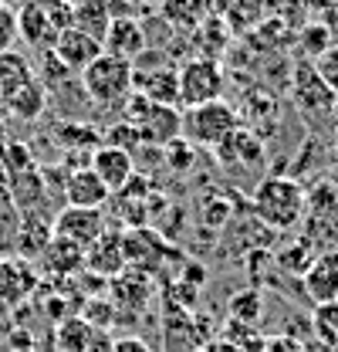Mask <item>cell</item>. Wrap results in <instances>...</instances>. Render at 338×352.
I'll return each instance as SVG.
<instances>
[{"instance_id":"6da1fadb","label":"cell","mask_w":338,"mask_h":352,"mask_svg":"<svg viewBox=\"0 0 338 352\" xmlns=\"http://www.w3.org/2000/svg\"><path fill=\"white\" fill-rule=\"evenodd\" d=\"M75 24V7L68 0H24L17 7V38L27 44L31 51L47 54Z\"/></svg>"},{"instance_id":"7a4b0ae2","label":"cell","mask_w":338,"mask_h":352,"mask_svg":"<svg viewBox=\"0 0 338 352\" xmlns=\"http://www.w3.org/2000/svg\"><path fill=\"white\" fill-rule=\"evenodd\" d=\"M308 210V193L297 179L288 176H267L254 190V214L271 230H291L301 223Z\"/></svg>"},{"instance_id":"3957f363","label":"cell","mask_w":338,"mask_h":352,"mask_svg":"<svg viewBox=\"0 0 338 352\" xmlns=\"http://www.w3.org/2000/svg\"><path fill=\"white\" fill-rule=\"evenodd\" d=\"M82 88L98 109L122 105L132 95V88H135V65L126 61V58H115V54L102 51L82 72Z\"/></svg>"},{"instance_id":"277c9868","label":"cell","mask_w":338,"mask_h":352,"mask_svg":"<svg viewBox=\"0 0 338 352\" xmlns=\"http://www.w3.org/2000/svg\"><path fill=\"white\" fill-rule=\"evenodd\" d=\"M234 129H240V112L223 98L203 102V105H186L179 112V135L193 142L196 149L220 146Z\"/></svg>"},{"instance_id":"5b68a950","label":"cell","mask_w":338,"mask_h":352,"mask_svg":"<svg viewBox=\"0 0 338 352\" xmlns=\"http://www.w3.org/2000/svg\"><path fill=\"white\" fill-rule=\"evenodd\" d=\"M126 122H132L139 129V139L142 146H156L163 149L172 139H179V109H169V105H153L149 98H142L139 91H132L126 102Z\"/></svg>"},{"instance_id":"8992f818","label":"cell","mask_w":338,"mask_h":352,"mask_svg":"<svg viewBox=\"0 0 338 352\" xmlns=\"http://www.w3.org/2000/svg\"><path fill=\"white\" fill-rule=\"evenodd\" d=\"M223 68L216 58H190L183 68H179V109L186 105H203V102H216L223 98Z\"/></svg>"},{"instance_id":"52a82bcc","label":"cell","mask_w":338,"mask_h":352,"mask_svg":"<svg viewBox=\"0 0 338 352\" xmlns=\"http://www.w3.org/2000/svg\"><path fill=\"white\" fill-rule=\"evenodd\" d=\"M105 214L102 210H91V207H65L58 217L51 220V234L78 244L82 251H88L102 234H105Z\"/></svg>"},{"instance_id":"ba28073f","label":"cell","mask_w":338,"mask_h":352,"mask_svg":"<svg viewBox=\"0 0 338 352\" xmlns=\"http://www.w3.org/2000/svg\"><path fill=\"white\" fill-rule=\"evenodd\" d=\"M291 98H295V105L301 109V112H318V116L332 112V109H335V102H338V95L322 82V75L315 72V65H311V61L295 65Z\"/></svg>"},{"instance_id":"9c48e42d","label":"cell","mask_w":338,"mask_h":352,"mask_svg":"<svg viewBox=\"0 0 338 352\" xmlns=\"http://www.w3.org/2000/svg\"><path fill=\"white\" fill-rule=\"evenodd\" d=\"M128 267L126 261V241L119 230H105L88 251H84V271L98 278H115Z\"/></svg>"},{"instance_id":"30bf717a","label":"cell","mask_w":338,"mask_h":352,"mask_svg":"<svg viewBox=\"0 0 338 352\" xmlns=\"http://www.w3.org/2000/svg\"><path fill=\"white\" fill-rule=\"evenodd\" d=\"M301 285L311 305L338 302V251H325L322 258L308 264V271L301 274Z\"/></svg>"},{"instance_id":"8fae6325","label":"cell","mask_w":338,"mask_h":352,"mask_svg":"<svg viewBox=\"0 0 338 352\" xmlns=\"http://www.w3.org/2000/svg\"><path fill=\"white\" fill-rule=\"evenodd\" d=\"M95 176L112 190V193H119L122 186H126L132 173H135V156L126 153V149H119V146H109V142H102L95 153H91V163H88Z\"/></svg>"},{"instance_id":"7c38bea8","label":"cell","mask_w":338,"mask_h":352,"mask_svg":"<svg viewBox=\"0 0 338 352\" xmlns=\"http://www.w3.org/2000/svg\"><path fill=\"white\" fill-rule=\"evenodd\" d=\"M146 28H142V21L139 17H112V24H109V34H105V41L102 47L109 51V54H115V58H126V61H139L142 54H146Z\"/></svg>"},{"instance_id":"4fadbf2b","label":"cell","mask_w":338,"mask_h":352,"mask_svg":"<svg viewBox=\"0 0 338 352\" xmlns=\"http://www.w3.org/2000/svg\"><path fill=\"white\" fill-rule=\"evenodd\" d=\"M102 51H105L102 41H95L91 34H84L78 28H68V31H61V38H58V44H54L51 54H54L68 72H84Z\"/></svg>"},{"instance_id":"5bb4252c","label":"cell","mask_w":338,"mask_h":352,"mask_svg":"<svg viewBox=\"0 0 338 352\" xmlns=\"http://www.w3.org/2000/svg\"><path fill=\"white\" fill-rule=\"evenodd\" d=\"M65 200L68 207H91V210H102L109 200H112V190L95 176L91 166L84 170H71L65 179Z\"/></svg>"},{"instance_id":"9a60e30c","label":"cell","mask_w":338,"mask_h":352,"mask_svg":"<svg viewBox=\"0 0 338 352\" xmlns=\"http://www.w3.org/2000/svg\"><path fill=\"white\" fill-rule=\"evenodd\" d=\"M31 292H38V274L24 261L0 258V311L21 305Z\"/></svg>"},{"instance_id":"2e32d148","label":"cell","mask_w":338,"mask_h":352,"mask_svg":"<svg viewBox=\"0 0 338 352\" xmlns=\"http://www.w3.org/2000/svg\"><path fill=\"white\" fill-rule=\"evenodd\" d=\"M159 17L176 31H200L216 17V0H159Z\"/></svg>"},{"instance_id":"e0dca14e","label":"cell","mask_w":338,"mask_h":352,"mask_svg":"<svg viewBox=\"0 0 338 352\" xmlns=\"http://www.w3.org/2000/svg\"><path fill=\"white\" fill-rule=\"evenodd\" d=\"M132 91H139L153 105L179 109V72L176 68H153V72L135 68V88Z\"/></svg>"},{"instance_id":"ac0fdd59","label":"cell","mask_w":338,"mask_h":352,"mask_svg":"<svg viewBox=\"0 0 338 352\" xmlns=\"http://www.w3.org/2000/svg\"><path fill=\"white\" fill-rule=\"evenodd\" d=\"M112 295H115V298H112L115 308H126L132 315H139L142 308L149 305V298H153V281H149L146 271L126 267L122 274L112 278Z\"/></svg>"},{"instance_id":"d6986e66","label":"cell","mask_w":338,"mask_h":352,"mask_svg":"<svg viewBox=\"0 0 338 352\" xmlns=\"http://www.w3.org/2000/svg\"><path fill=\"white\" fill-rule=\"evenodd\" d=\"M41 258V267L47 274H58V278H68V274H78L84 271V251L78 244L51 234V241L44 244V251L38 254Z\"/></svg>"},{"instance_id":"ffe728a7","label":"cell","mask_w":338,"mask_h":352,"mask_svg":"<svg viewBox=\"0 0 338 352\" xmlns=\"http://www.w3.org/2000/svg\"><path fill=\"white\" fill-rule=\"evenodd\" d=\"M213 153H216V160L223 163V166H257V163H264V149H260V139L247 129H234L220 146H213Z\"/></svg>"},{"instance_id":"44dd1931","label":"cell","mask_w":338,"mask_h":352,"mask_svg":"<svg viewBox=\"0 0 338 352\" xmlns=\"http://www.w3.org/2000/svg\"><path fill=\"white\" fill-rule=\"evenodd\" d=\"M34 78H38V75H34V65H31L27 54H21L17 47L0 51V105H3L10 95H17L27 82H34Z\"/></svg>"},{"instance_id":"7402d4cb","label":"cell","mask_w":338,"mask_h":352,"mask_svg":"<svg viewBox=\"0 0 338 352\" xmlns=\"http://www.w3.org/2000/svg\"><path fill=\"white\" fill-rule=\"evenodd\" d=\"M0 109H7L21 122H34V119H41L44 109H47V88L41 85V78H34V82H27L21 88L17 95H10Z\"/></svg>"},{"instance_id":"603a6c76","label":"cell","mask_w":338,"mask_h":352,"mask_svg":"<svg viewBox=\"0 0 338 352\" xmlns=\"http://www.w3.org/2000/svg\"><path fill=\"white\" fill-rule=\"evenodd\" d=\"M109 24H112V3L109 0H78L75 3V24L71 28L91 34L95 41H105Z\"/></svg>"},{"instance_id":"cb8c5ba5","label":"cell","mask_w":338,"mask_h":352,"mask_svg":"<svg viewBox=\"0 0 338 352\" xmlns=\"http://www.w3.org/2000/svg\"><path fill=\"white\" fill-rule=\"evenodd\" d=\"M91 339H95V329L82 315H71L58 325V349L61 352H91Z\"/></svg>"},{"instance_id":"d4e9b609","label":"cell","mask_w":338,"mask_h":352,"mask_svg":"<svg viewBox=\"0 0 338 352\" xmlns=\"http://www.w3.org/2000/svg\"><path fill=\"white\" fill-rule=\"evenodd\" d=\"M311 329H315V336H318V342L325 349L338 352V302L315 305V311H311Z\"/></svg>"},{"instance_id":"484cf974","label":"cell","mask_w":338,"mask_h":352,"mask_svg":"<svg viewBox=\"0 0 338 352\" xmlns=\"http://www.w3.org/2000/svg\"><path fill=\"white\" fill-rule=\"evenodd\" d=\"M297 47H301V54H308V58L325 54V51L332 47V28H325L322 21L304 24V28H301V34H297Z\"/></svg>"},{"instance_id":"4316f807","label":"cell","mask_w":338,"mask_h":352,"mask_svg":"<svg viewBox=\"0 0 338 352\" xmlns=\"http://www.w3.org/2000/svg\"><path fill=\"white\" fill-rule=\"evenodd\" d=\"M163 160H166V166L172 173H186V170L193 166V160H196V146L179 135V139H172L169 146H163Z\"/></svg>"},{"instance_id":"83f0119b","label":"cell","mask_w":338,"mask_h":352,"mask_svg":"<svg viewBox=\"0 0 338 352\" xmlns=\"http://www.w3.org/2000/svg\"><path fill=\"white\" fill-rule=\"evenodd\" d=\"M260 311H264V302H260L257 292H237V295L230 298V315H234V322L254 325V322L260 318Z\"/></svg>"},{"instance_id":"f1b7e54d","label":"cell","mask_w":338,"mask_h":352,"mask_svg":"<svg viewBox=\"0 0 338 352\" xmlns=\"http://www.w3.org/2000/svg\"><path fill=\"white\" fill-rule=\"evenodd\" d=\"M102 142H109V146H119V149H126L135 156V149H142V139H139V129L132 126V122H115L112 129L102 132Z\"/></svg>"},{"instance_id":"f546056e","label":"cell","mask_w":338,"mask_h":352,"mask_svg":"<svg viewBox=\"0 0 338 352\" xmlns=\"http://www.w3.org/2000/svg\"><path fill=\"white\" fill-rule=\"evenodd\" d=\"M115 315H119V308L112 305L109 298L88 302V305L82 308V318L91 325V329H112V325H115Z\"/></svg>"},{"instance_id":"4dcf8cb0","label":"cell","mask_w":338,"mask_h":352,"mask_svg":"<svg viewBox=\"0 0 338 352\" xmlns=\"http://www.w3.org/2000/svg\"><path fill=\"white\" fill-rule=\"evenodd\" d=\"M311 65H315V72L322 75V82H325V85L338 95V44H332L325 54H318Z\"/></svg>"},{"instance_id":"1f68e13d","label":"cell","mask_w":338,"mask_h":352,"mask_svg":"<svg viewBox=\"0 0 338 352\" xmlns=\"http://www.w3.org/2000/svg\"><path fill=\"white\" fill-rule=\"evenodd\" d=\"M17 44V10L0 0V51H10Z\"/></svg>"},{"instance_id":"d6a6232c","label":"cell","mask_w":338,"mask_h":352,"mask_svg":"<svg viewBox=\"0 0 338 352\" xmlns=\"http://www.w3.org/2000/svg\"><path fill=\"white\" fill-rule=\"evenodd\" d=\"M264 352H304V346L297 339H288V336H274L264 342Z\"/></svg>"},{"instance_id":"836d02e7","label":"cell","mask_w":338,"mask_h":352,"mask_svg":"<svg viewBox=\"0 0 338 352\" xmlns=\"http://www.w3.org/2000/svg\"><path fill=\"white\" fill-rule=\"evenodd\" d=\"M112 352H153L142 339H135V336H128V339H115L112 342Z\"/></svg>"},{"instance_id":"e575fe53","label":"cell","mask_w":338,"mask_h":352,"mask_svg":"<svg viewBox=\"0 0 338 352\" xmlns=\"http://www.w3.org/2000/svg\"><path fill=\"white\" fill-rule=\"evenodd\" d=\"M297 3H301L308 14H318V17H325V14L335 7V0H297Z\"/></svg>"},{"instance_id":"d590c367","label":"cell","mask_w":338,"mask_h":352,"mask_svg":"<svg viewBox=\"0 0 338 352\" xmlns=\"http://www.w3.org/2000/svg\"><path fill=\"white\" fill-rule=\"evenodd\" d=\"M142 3H159V0H142Z\"/></svg>"},{"instance_id":"8d00e7d4","label":"cell","mask_w":338,"mask_h":352,"mask_svg":"<svg viewBox=\"0 0 338 352\" xmlns=\"http://www.w3.org/2000/svg\"><path fill=\"white\" fill-rule=\"evenodd\" d=\"M68 3H71V7H75V3H78V0H68Z\"/></svg>"},{"instance_id":"74e56055","label":"cell","mask_w":338,"mask_h":352,"mask_svg":"<svg viewBox=\"0 0 338 352\" xmlns=\"http://www.w3.org/2000/svg\"><path fill=\"white\" fill-rule=\"evenodd\" d=\"M112 3H119V0H112Z\"/></svg>"},{"instance_id":"f35d334b","label":"cell","mask_w":338,"mask_h":352,"mask_svg":"<svg viewBox=\"0 0 338 352\" xmlns=\"http://www.w3.org/2000/svg\"><path fill=\"white\" fill-rule=\"evenodd\" d=\"M21 3H24V0H21Z\"/></svg>"},{"instance_id":"ab89813d","label":"cell","mask_w":338,"mask_h":352,"mask_svg":"<svg viewBox=\"0 0 338 352\" xmlns=\"http://www.w3.org/2000/svg\"><path fill=\"white\" fill-rule=\"evenodd\" d=\"M335 3H338V0H335Z\"/></svg>"}]
</instances>
